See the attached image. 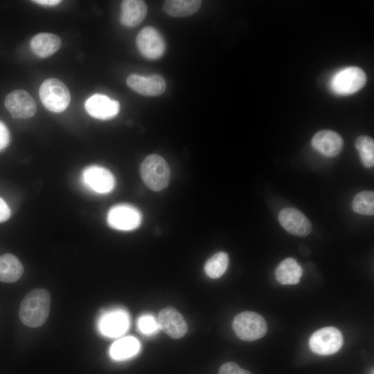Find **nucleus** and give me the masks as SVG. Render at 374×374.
Returning a JSON list of instances; mask_svg holds the SVG:
<instances>
[{
  "label": "nucleus",
  "instance_id": "nucleus-1",
  "mask_svg": "<svg viewBox=\"0 0 374 374\" xmlns=\"http://www.w3.org/2000/svg\"><path fill=\"white\" fill-rule=\"evenodd\" d=\"M50 307V293L44 289H34L25 296L21 303L19 319L26 326H41L48 317Z\"/></svg>",
  "mask_w": 374,
  "mask_h": 374
},
{
  "label": "nucleus",
  "instance_id": "nucleus-2",
  "mask_svg": "<svg viewBox=\"0 0 374 374\" xmlns=\"http://www.w3.org/2000/svg\"><path fill=\"white\" fill-rule=\"evenodd\" d=\"M140 172L145 184L152 190H161L169 184L170 168L160 155L153 154L148 156L141 165Z\"/></svg>",
  "mask_w": 374,
  "mask_h": 374
},
{
  "label": "nucleus",
  "instance_id": "nucleus-3",
  "mask_svg": "<svg viewBox=\"0 0 374 374\" xmlns=\"http://www.w3.org/2000/svg\"><path fill=\"white\" fill-rule=\"evenodd\" d=\"M39 95L43 105L55 113L64 111L71 100L68 88L56 78L45 80L39 87Z\"/></svg>",
  "mask_w": 374,
  "mask_h": 374
},
{
  "label": "nucleus",
  "instance_id": "nucleus-4",
  "mask_svg": "<svg viewBox=\"0 0 374 374\" xmlns=\"http://www.w3.org/2000/svg\"><path fill=\"white\" fill-rule=\"evenodd\" d=\"M233 329L242 340L253 341L264 337L267 331L265 319L259 314L244 311L238 314L233 320Z\"/></svg>",
  "mask_w": 374,
  "mask_h": 374
},
{
  "label": "nucleus",
  "instance_id": "nucleus-5",
  "mask_svg": "<svg viewBox=\"0 0 374 374\" xmlns=\"http://www.w3.org/2000/svg\"><path fill=\"white\" fill-rule=\"evenodd\" d=\"M344 344V337L335 327H324L315 331L310 337V350L317 355H330L338 352Z\"/></svg>",
  "mask_w": 374,
  "mask_h": 374
},
{
  "label": "nucleus",
  "instance_id": "nucleus-6",
  "mask_svg": "<svg viewBox=\"0 0 374 374\" xmlns=\"http://www.w3.org/2000/svg\"><path fill=\"white\" fill-rule=\"evenodd\" d=\"M366 82L362 69L350 66L338 71L331 80L332 90L339 95L352 94L361 89Z\"/></svg>",
  "mask_w": 374,
  "mask_h": 374
},
{
  "label": "nucleus",
  "instance_id": "nucleus-7",
  "mask_svg": "<svg viewBox=\"0 0 374 374\" xmlns=\"http://www.w3.org/2000/svg\"><path fill=\"white\" fill-rule=\"evenodd\" d=\"M107 220L109 226L113 229L131 231L140 226L142 215L136 207L122 204H117L109 209Z\"/></svg>",
  "mask_w": 374,
  "mask_h": 374
},
{
  "label": "nucleus",
  "instance_id": "nucleus-8",
  "mask_svg": "<svg viewBox=\"0 0 374 374\" xmlns=\"http://www.w3.org/2000/svg\"><path fill=\"white\" fill-rule=\"evenodd\" d=\"M136 46L145 57L157 60L161 57L166 49V43L161 33L154 27L143 28L136 36Z\"/></svg>",
  "mask_w": 374,
  "mask_h": 374
},
{
  "label": "nucleus",
  "instance_id": "nucleus-9",
  "mask_svg": "<svg viewBox=\"0 0 374 374\" xmlns=\"http://www.w3.org/2000/svg\"><path fill=\"white\" fill-rule=\"evenodd\" d=\"M82 181L87 188L99 194L109 193L115 186L112 173L99 166L85 168L82 172Z\"/></svg>",
  "mask_w": 374,
  "mask_h": 374
},
{
  "label": "nucleus",
  "instance_id": "nucleus-10",
  "mask_svg": "<svg viewBox=\"0 0 374 374\" xmlns=\"http://www.w3.org/2000/svg\"><path fill=\"white\" fill-rule=\"evenodd\" d=\"M4 105L13 118L26 119L33 116L37 111L33 97L25 90L17 89L6 97Z\"/></svg>",
  "mask_w": 374,
  "mask_h": 374
},
{
  "label": "nucleus",
  "instance_id": "nucleus-11",
  "mask_svg": "<svg viewBox=\"0 0 374 374\" xmlns=\"http://www.w3.org/2000/svg\"><path fill=\"white\" fill-rule=\"evenodd\" d=\"M157 321L159 328L174 339L182 337L188 330L187 323L182 314L171 306L160 310Z\"/></svg>",
  "mask_w": 374,
  "mask_h": 374
},
{
  "label": "nucleus",
  "instance_id": "nucleus-12",
  "mask_svg": "<svg viewBox=\"0 0 374 374\" xmlns=\"http://www.w3.org/2000/svg\"><path fill=\"white\" fill-rule=\"evenodd\" d=\"M84 107L91 116L100 120L113 118L120 110V105L118 101L112 100L108 96L101 93H95L90 96L85 101Z\"/></svg>",
  "mask_w": 374,
  "mask_h": 374
},
{
  "label": "nucleus",
  "instance_id": "nucleus-13",
  "mask_svg": "<svg viewBox=\"0 0 374 374\" xmlns=\"http://www.w3.org/2000/svg\"><path fill=\"white\" fill-rule=\"evenodd\" d=\"M278 221L285 231L296 236H306L312 230L309 220L303 213L294 208L281 210L278 215Z\"/></svg>",
  "mask_w": 374,
  "mask_h": 374
},
{
  "label": "nucleus",
  "instance_id": "nucleus-14",
  "mask_svg": "<svg viewBox=\"0 0 374 374\" xmlns=\"http://www.w3.org/2000/svg\"><path fill=\"white\" fill-rule=\"evenodd\" d=\"M127 84L136 92L146 96L161 95L166 87L165 80L159 75L144 77L131 74L127 78Z\"/></svg>",
  "mask_w": 374,
  "mask_h": 374
},
{
  "label": "nucleus",
  "instance_id": "nucleus-15",
  "mask_svg": "<svg viewBox=\"0 0 374 374\" xmlns=\"http://www.w3.org/2000/svg\"><path fill=\"white\" fill-rule=\"evenodd\" d=\"M311 143L315 150L330 157L338 155L344 145L341 136L337 132L328 130L317 132Z\"/></svg>",
  "mask_w": 374,
  "mask_h": 374
},
{
  "label": "nucleus",
  "instance_id": "nucleus-16",
  "mask_svg": "<svg viewBox=\"0 0 374 374\" xmlns=\"http://www.w3.org/2000/svg\"><path fill=\"white\" fill-rule=\"evenodd\" d=\"M128 326L127 314L119 310L105 314L100 321V329L102 333L111 337L123 335Z\"/></svg>",
  "mask_w": 374,
  "mask_h": 374
},
{
  "label": "nucleus",
  "instance_id": "nucleus-17",
  "mask_svg": "<svg viewBox=\"0 0 374 374\" xmlns=\"http://www.w3.org/2000/svg\"><path fill=\"white\" fill-rule=\"evenodd\" d=\"M120 21L127 27H134L145 19L148 8L145 3L140 0H124L121 4Z\"/></svg>",
  "mask_w": 374,
  "mask_h": 374
},
{
  "label": "nucleus",
  "instance_id": "nucleus-18",
  "mask_svg": "<svg viewBox=\"0 0 374 374\" xmlns=\"http://www.w3.org/2000/svg\"><path fill=\"white\" fill-rule=\"evenodd\" d=\"M62 44L59 36L50 33H41L30 40L32 51L39 57H47L57 51Z\"/></svg>",
  "mask_w": 374,
  "mask_h": 374
},
{
  "label": "nucleus",
  "instance_id": "nucleus-19",
  "mask_svg": "<svg viewBox=\"0 0 374 374\" xmlns=\"http://www.w3.org/2000/svg\"><path fill=\"white\" fill-rule=\"evenodd\" d=\"M302 275L301 267L292 258L281 261L275 271L276 279L282 285H296L299 283Z\"/></svg>",
  "mask_w": 374,
  "mask_h": 374
},
{
  "label": "nucleus",
  "instance_id": "nucleus-20",
  "mask_svg": "<svg viewBox=\"0 0 374 374\" xmlns=\"http://www.w3.org/2000/svg\"><path fill=\"white\" fill-rule=\"evenodd\" d=\"M24 267L19 258L12 253L0 256V281L13 283L20 278Z\"/></svg>",
  "mask_w": 374,
  "mask_h": 374
},
{
  "label": "nucleus",
  "instance_id": "nucleus-21",
  "mask_svg": "<svg viewBox=\"0 0 374 374\" xmlns=\"http://www.w3.org/2000/svg\"><path fill=\"white\" fill-rule=\"evenodd\" d=\"M201 4L198 0H168L165 1L163 9L172 17H186L195 14Z\"/></svg>",
  "mask_w": 374,
  "mask_h": 374
},
{
  "label": "nucleus",
  "instance_id": "nucleus-22",
  "mask_svg": "<svg viewBox=\"0 0 374 374\" xmlns=\"http://www.w3.org/2000/svg\"><path fill=\"white\" fill-rule=\"evenodd\" d=\"M140 349L139 341L134 337H127L114 342L109 350L115 360H123L135 355Z\"/></svg>",
  "mask_w": 374,
  "mask_h": 374
},
{
  "label": "nucleus",
  "instance_id": "nucleus-23",
  "mask_svg": "<svg viewBox=\"0 0 374 374\" xmlns=\"http://www.w3.org/2000/svg\"><path fill=\"white\" fill-rule=\"evenodd\" d=\"M229 265V256L226 252L215 253L205 263L204 271L206 275L213 279L221 277L226 271Z\"/></svg>",
  "mask_w": 374,
  "mask_h": 374
},
{
  "label": "nucleus",
  "instance_id": "nucleus-24",
  "mask_svg": "<svg viewBox=\"0 0 374 374\" xmlns=\"http://www.w3.org/2000/svg\"><path fill=\"white\" fill-rule=\"evenodd\" d=\"M352 208L354 212L364 215L374 214V193L364 190L358 193L353 198Z\"/></svg>",
  "mask_w": 374,
  "mask_h": 374
},
{
  "label": "nucleus",
  "instance_id": "nucleus-25",
  "mask_svg": "<svg viewBox=\"0 0 374 374\" xmlns=\"http://www.w3.org/2000/svg\"><path fill=\"white\" fill-rule=\"evenodd\" d=\"M355 148L359 152L362 163L365 167L374 166V141L368 136H360L355 141Z\"/></svg>",
  "mask_w": 374,
  "mask_h": 374
},
{
  "label": "nucleus",
  "instance_id": "nucleus-26",
  "mask_svg": "<svg viewBox=\"0 0 374 374\" xmlns=\"http://www.w3.org/2000/svg\"><path fill=\"white\" fill-rule=\"evenodd\" d=\"M139 330L146 335H151L157 332L159 328L158 321L150 314L141 316L138 320Z\"/></svg>",
  "mask_w": 374,
  "mask_h": 374
},
{
  "label": "nucleus",
  "instance_id": "nucleus-27",
  "mask_svg": "<svg viewBox=\"0 0 374 374\" xmlns=\"http://www.w3.org/2000/svg\"><path fill=\"white\" fill-rule=\"evenodd\" d=\"M218 374H251L249 371L242 369L235 362H228L223 364Z\"/></svg>",
  "mask_w": 374,
  "mask_h": 374
},
{
  "label": "nucleus",
  "instance_id": "nucleus-28",
  "mask_svg": "<svg viewBox=\"0 0 374 374\" xmlns=\"http://www.w3.org/2000/svg\"><path fill=\"white\" fill-rule=\"evenodd\" d=\"M9 132L6 126L0 121V150H3L9 143Z\"/></svg>",
  "mask_w": 374,
  "mask_h": 374
},
{
  "label": "nucleus",
  "instance_id": "nucleus-29",
  "mask_svg": "<svg viewBox=\"0 0 374 374\" xmlns=\"http://www.w3.org/2000/svg\"><path fill=\"white\" fill-rule=\"evenodd\" d=\"M10 216V209L6 202L0 197V223L6 221Z\"/></svg>",
  "mask_w": 374,
  "mask_h": 374
},
{
  "label": "nucleus",
  "instance_id": "nucleus-30",
  "mask_svg": "<svg viewBox=\"0 0 374 374\" xmlns=\"http://www.w3.org/2000/svg\"><path fill=\"white\" fill-rule=\"evenodd\" d=\"M32 1L38 4L48 6H56L61 2L60 0H35Z\"/></svg>",
  "mask_w": 374,
  "mask_h": 374
},
{
  "label": "nucleus",
  "instance_id": "nucleus-31",
  "mask_svg": "<svg viewBox=\"0 0 374 374\" xmlns=\"http://www.w3.org/2000/svg\"><path fill=\"white\" fill-rule=\"evenodd\" d=\"M369 374H373V369L370 371Z\"/></svg>",
  "mask_w": 374,
  "mask_h": 374
}]
</instances>
